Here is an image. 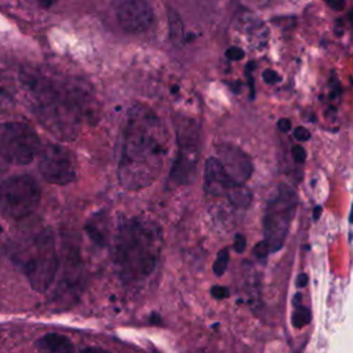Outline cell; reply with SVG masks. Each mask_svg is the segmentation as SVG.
Instances as JSON below:
<instances>
[{"mask_svg":"<svg viewBox=\"0 0 353 353\" xmlns=\"http://www.w3.org/2000/svg\"><path fill=\"white\" fill-rule=\"evenodd\" d=\"M167 143V130L157 114L146 106H134L123 134L117 170L120 183L131 190L149 186L163 168Z\"/></svg>","mask_w":353,"mask_h":353,"instance_id":"6da1fadb","label":"cell"},{"mask_svg":"<svg viewBox=\"0 0 353 353\" xmlns=\"http://www.w3.org/2000/svg\"><path fill=\"white\" fill-rule=\"evenodd\" d=\"M161 250L160 232L149 221L128 219L114 237V263L119 276L130 284L146 280L156 269Z\"/></svg>","mask_w":353,"mask_h":353,"instance_id":"7a4b0ae2","label":"cell"},{"mask_svg":"<svg viewBox=\"0 0 353 353\" xmlns=\"http://www.w3.org/2000/svg\"><path fill=\"white\" fill-rule=\"evenodd\" d=\"M33 90L37 116L44 125L59 137L76 135L81 120L90 112V99L83 87L40 77L36 79Z\"/></svg>","mask_w":353,"mask_h":353,"instance_id":"3957f363","label":"cell"},{"mask_svg":"<svg viewBox=\"0 0 353 353\" xmlns=\"http://www.w3.org/2000/svg\"><path fill=\"white\" fill-rule=\"evenodd\" d=\"M30 285L36 291H46L57 273L58 255L52 234L46 230L40 232L17 258Z\"/></svg>","mask_w":353,"mask_h":353,"instance_id":"277c9868","label":"cell"},{"mask_svg":"<svg viewBox=\"0 0 353 353\" xmlns=\"http://www.w3.org/2000/svg\"><path fill=\"white\" fill-rule=\"evenodd\" d=\"M296 204V192L285 183H281L276 194L268 201L263 215V233L265 240L269 243L270 252L279 251L283 247Z\"/></svg>","mask_w":353,"mask_h":353,"instance_id":"5b68a950","label":"cell"},{"mask_svg":"<svg viewBox=\"0 0 353 353\" xmlns=\"http://www.w3.org/2000/svg\"><path fill=\"white\" fill-rule=\"evenodd\" d=\"M40 201V188L30 175H14L0 183V212L11 219L32 214Z\"/></svg>","mask_w":353,"mask_h":353,"instance_id":"8992f818","label":"cell"},{"mask_svg":"<svg viewBox=\"0 0 353 353\" xmlns=\"http://www.w3.org/2000/svg\"><path fill=\"white\" fill-rule=\"evenodd\" d=\"M36 131L18 121L0 124V156L11 164H29L40 152Z\"/></svg>","mask_w":353,"mask_h":353,"instance_id":"52a82bcc","label":"cell"},{"mask_svg":"<svg viewBox=\"0 0 353 353\" xmlns=\"http://www.w3.org/2000/svg\"><path fill=\"white\" fill-rule=\"evenodd\" d=\"M178 154L171 171L172 182L186 185L192 181L196 171L199 156V128L194 121H179L178 130Z\"/></svg>","mask_w":353,"mask_h":353,"instance_id":"ba28073f","label":"cell"},{"mask_svg":"<svg viewBox=\"0 0 353 353\" xmlns=\"http://www.w3.org/2000/svg\"><path fill=\"white\" fill-rule=\"evenodd\" d=\"M37 167L43 178L55 185H66L76 178V160L73 153L61 145H46L39 152Z\"/></svg>","mask_w":353,"mask_h":353,"instance_id":"9c48e42d","label":"cell"},{"mask_svg":"<svg viewBox=\"0 0 353 353\" xmlns=\"http://www.w3.org/2000/svg\"><path fill=\"white\" fill-rule=\"evenodd\" d=\"M116 17L120 26L128 33H143L154 22V12L148 0H119Z\"/></svg>","mask_w":353,"mask_h":353,"instance_id":"30bf717a","label":"cell"},{"mask_svg":"<svg viewBox=\"0 0 353 353\" xmlns=\"http://www.w3.org/2000/svg\"><path fill=\"white\" fill-rule=\"evenodd\" d=\"M218 160L223 165L229 178L236 183H245L252 174L250 157L237 146L223 143L218 146Z\"/></svg>","mask_w":353,"mask_h":353,"instance_id":"8fae6325","label":"cell"},{"mask_svg":"<svg viewBox=\"0 0 353 353\" xmlns=\"http://www.w3.org/2000/svg\"><path fill=\"white\" fill-rule=\"evenodd\" d=\"M233 182L218 157H210L204 167V190L212 196H226Z\"/></svg>","mask_w":353,"mask_h":353,"instance_id":"7c38bea8","label":"cell"},{"mask_svg":"<svg viewBox=\"0 0 353 353\" xmlns=\"http://www.w3.org/2000/svg\"><path fill=\"white\" fill-rule=\"evenodd\" d=\"M36 346L46 352H70L73 349L72 342L65 335L57 332L46 334L36 342Z\"/></svg>","mask_w":353,"mask_h":353,"instance_id":"4fadbf2b","label":"cell"},{"mask_svg":"<svg viewBox=\"0 0 353 353\" xmlns=\"http://www.w3.org/2000/svg\"><path fill=\"white\" fill-rule=\"evenodd\" d=\"M167 19H168L170 39L175 46L181 47L185 41V28H183V21L179 12L172 7H167Z\"/></svg>","mask_w":353,"mask_h":353,"instance_id":"5bb4252c","label":"cell"},{"mask_svg":"<svg viewBox=\"0 0 353 353\" xmlns=\"http://www.w3.org/2000/svg\"><path fill=\"white\" fill-rule=\"evenodd\" d=\"M226 196H228L229 201L239 208L248 207L251 203V197H252L250 189H247L244 186V183H233Z\"/></svg>","mask_w":353,"mask_h":353,"instance_id":"9a60e30c","label":"cell"},{"mask_svg":"<svg viewBox=\"0 0 353 353\" xmlns=\"http://www.w3.org/2000/svg\"><path fill=\"white\" fill-rule=\"evenodd\" d=\"M228 263H229V250L223 248L218 252L216 259L214 262V273L216 276H222L228 268Z\"/></svg>","mask_w":353,"mask_h":353,"instance_id":"2e32d148","label":"cell"},{"mask_svg":"<svg viewBox=\"0 0 353 353\" xmlns=\"http://www.w3.org/2000/svg\"><path fill=\"white\" fill-rule=\"evenodd\" d=\"M309 320H310V312L306 307L298 309L292 316V324L296 328H302L303 325H306L309 323Z\"/></svg>","mask_w":353,"mask_h":353,"instance_id":"e0dca14e","label":"cell"},{"mask_svg":"<svg viewBox=\"0 0 353 353\" xmlns=\"http://www.w3.org/2000/svg\"><path fill=\"white\" fill-rule=\"evenodd\" d=\"M269 252H270V247H269V243H268L266 240H262V241L256 243L255 247H254V255H255L256 258L263 259V258L268 256Z\"/></svg>","mask_w":353,"mask_h":353,"instance_id":"ac0fdd59","label":"cell"},{"mask_svg":"<svg viewBox=\"0 0 353 353\" xmlns=\"http://www.w3.org/2000/svg\"><path fill=\"white\" fill-rule=\"evenodd\" d=\"M262 79H263V81L266 83V84H276V83H279L280 80H281V77H280V74L276 72V70H273V69H266L263 73H262Z\"/></svg>","mask_w":353,"mask_h":353,"instance_id":"d6986e66","label":"cell"},{"mask_svg":"<svg viewBox=\"0 0 353 353\" xmlns=\"http://www.w3.org/2000/svg\"><path fill=\"white\" fill-rule=\"evenodd\" d=\"M244 57V51L240 47H230L226 50V58L230 61H240Z\"/></svg>","mask_w":353,"mask_h":353,"instance_id":"ffe728a7","label":"cell"},{"mask_svg":"<svg viewBox=\"0 0 353 353\" xmlns=\"http://www.w3.org/2000/svg\"><path fill=\"white\" fill-rule=\"evenodd\" d=\"M292 159L296 161V163H303L306 160V150L303 149V146L301 145H295L292 148Z\"/></svg>","mask_w":353,"mask_h":353,"instance_id":"44dd1931","label":"cell"},{"mask_svg":"<svg viewBox=\"0 0 353 353\" xmlns=\"http://www.w3.org/2000/svg\"><path fill=\"white\" fill-rule=\"evenodd\" d=\"M211 295L216 299H223V298L229 296V290L226 287H222V285H214L211 288Z\"/></svg>","mask_w":353,"mask_h":353,"instance_id":"7402d4cb","label":"cell"},{"mask_svg":"<svg viewBox=\"0 0 353 353\" xmlns=\"http://www.w3.org/2000/svg\"><path fill=\"white\" fill-rule=\"evenodd\" d=\"M294 137H295V139H298L299 142H306V141H309V138H310V132H309L305 127H296V128L294 130Z\"/></svg>","mask_w":353,"mask_h":353,"instance_id":"603a6c76","label":"cell"},{"mask_svg":"<svg viewBox=\"0 0 353 353\" xmlns=\"http://www.w3.org/2000/svg\"><path fill=\"white\" fill-rule=\"evenodd\" d=\"M233 248L236 252L241 254L245 250V237L243 234H236L234 236V243H233Z\"/></svg>","mask_w":353,"mask_h":353,"instance_id":"cb8c5ba5","label":"cell"},{"mask_svg":"<svg viewBox=\"0 0 353 353\" xmlns=\"http://www.w3.org/2000/svg\"><path fill=\"white\" fill-rule=\"evenodd\" d=\"M325 4L335 11H342L345 8V0H324Z\"/></svg>","mask_w":353,"mask_h":353,"instance_id":"d4e9b609","label":"cell"},{"mask_svg":"<svg viewBox=\"0 0 353 353\" xmlns=\"http://www.w3.org/2000/svg\"><path fill=\"white\" fill-rule=\"evenodd\" d=\"M277 128L281 131V132H288L290 128H291V121L288 119H280L277 121Z\"/></svg>","mask_w":353,"mask_h":353,"instance_id":"484cf974","label":"cell"},{"mask_svg":"<svg viewBox=\"0 0 353 353\" xmlns=\"http://www.w3.org/2000/svg\"><path fill=\"white\" fill-rule=\"evenodd\" d=\"M306 284H307V276H306L305 273L299 274L298 279H296V285H298V287H305Z\"/></svg>","mask_w":353,"mask_h":353,"instance_id":"4316f807","label":"cell"},{"mask_svg":"<svg viewBox=\"0 0 353 353\" xmlns=\"http://www.w3.org/2000/svg\"><path fill=\"white\" fill-rule=\"evenodd\" d=\"M37 1H39L40 7H43V8H50V7H52L58 0H37Z\"/></svg>","mask_w":353,"mask_h":353,"instance_id":"83f0119b","label":"cell"},{"mask_svg":"<svg viewBox=\"0 0 353 353\" xmlns=\"http://www.w3.org/2000/svg\"><path fill=\"white\" fill-rule=\"evenodd\" d=\"M321 214V207L320 205H317L316 208H314V212H313V219H319V215Z\"/></svg>","mask_w":353,"mask_h":353,"instance_id":"f1b7e54d","label":"cell"}]
</instances>
